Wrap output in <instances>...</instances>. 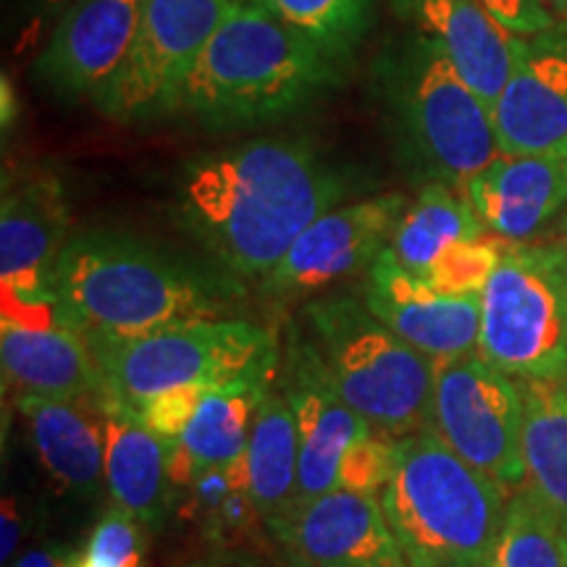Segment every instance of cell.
I'll use <instances>...</instances> for the list:
<instances>
[{
	"label": "cell",
	"mask_w": 567,
	"mask_h": 567,
	"mask_svg": "<svg viewBox=\"0 0 567 567\" xmlns=\"http://www.w3.org/2000/svg\"><path fill=\"white\" fill-rule=\"evenodd\" d=\"M502 250H505V239L486 231L484 237L457 245L455 250L439 258L434 268L425 274V281L446 295H481L494 268L499 266Z\"/></svg>",
	"instance_id": "30"
},
{
	"label": "cell",
	"mask_w": 567,
	"mask_h": 567,
	"mask_svg": "<svg viewBox=\"0 0 567 567\" xmlns=\"http://www.w3.org/2000/svg\"><path fill=\"white\" fill-rule=\"evenodd\" d=\"M55 316L87 337H134L226 318L239 300L229 276L200 271L124 231L71 234L53 274Z\"/></svg>",
	"instance_id": "2"
},
{
	"label": "cell",
	"mask_w": 567,
	"mask_h": 567,
	"mask_svg": "<svg viewBox=\"0 0 567 567\" xmlns=\"http://www.w3.org/2000/svg\"><path fill=\"white\" fill-rule=\"evenodd\" d=\"M245 460L252 505L268 530L279 538L297 513L300 486V444L287 394H279L276 389L264 394Z\"/></svg>",
	"instance_id": "24"
},
{
	"label": "cell",
	"mask_w": 567,
	"mask_h": 567,
	"mask_svg": "<svg viewBox=\"0 0 567 567\" xmlns=\"http://www.w3.org/2000/svg\"><path fill=\"white\" fill-rule=\"evenodd\" d=\"M342 172L300 137H260L187 161L176 182L182 224L237 279L264 281L295 239L342 205Z\"/></svg>",
	"instance_id": "1"
},
{
	"label": "cell",
	"mask_w": 567,
	"mask_h": 567,
	"mask_svg": "<svg viewBox=\"0 0 567 567\" xmlns=\"http://www.w3.org/2000/svg\"><path fill=\"white\" fill-rule=\"evenodd\" d=\"M21 530H24V520H21L19 502L13 496L3 499V517H0V563L9 565L11 557L17 555Z\"/></svg>",
	"instance_id": "35"
},
{
	"label": "cell",
	"mask_w": 567,
	"mask_h": 567,
	"mask_svg": "<svg viewBox=\"0 0 567 567\" xmlns=\"http://www.w3.org/2000/svg\"><path fill=\"white\" fill-rule=\"evenodd\" d=\"M289 565H292V567H313V565L305 563V559H302V557H297V555H292V563H289Z\"/></svg>",
	"instance_id": "40"
},
{
	"label": "cell",
	"mask_w": 567,
	"mask_h": 567,
	"mask_svg": "<svg viewBox=\"0 0 567 567\" xmlns=\"http://www.w3.org/2000/svg\"><path fill=\"white\" fill-rule=\"evenodd\" d=\"M82 555L69 547H40L24 551L13 567H80Z\"/></svg>",
	"instance_id": "36"
},
{
	"label": "cell",
	"mask_w": 567,
	"mask_h": 567,
	"mask_svg": "<svg viewBox=\"0 0 567 567\" xmlns=\"http://www.w3.org/2000/svg\"><path fill=\"white\" fill-rule=\"evenodd\" d=\"M394 465V439L373 434L354 442L339 465L337 488L379 496Z\"/></svg>",
	"instance_id": "32"
},
{
	"label": "cell",
	"mask_w": 567,
	"mask_h": 567,
	"mask_svg": "<svg viewBox=\"0 0 567 567\" xmlns=\"http://www.w3.org/2000/svg\"><path fill=\"white\" fill-rule=\"evenodd\" d=\"M279 542L313 567H410L379 496L347 488L297 509Z\"/></svg>",
	"instance_id": "17"
},
{
	"label": "cell",
	"mask_w": 567,
	"mask_h": 567,
	"mask_svg": "<svg viewBox=\"0 0 567 567\" xmlns=\"http://www.w3.org/2000/svg\"><path fill=\"white\" fill-rule=\"evenodd\" d=\"M557 19H567V0H544Z\"/></svg>",
	"instance_id": "38"
},
{
	"label": "cell",
	"mask_w": 567,
	"mask_h": 567,
	"mask_svg": "<svg viewBox=\"0 0 567 567\" xmlns=\"http://www.w3.org/2000/svg\"><path fill=\"white\" fill-rule=\"evenodd\" d=\"M101 402L17 396V408L30 423L42 465L55 484L71 494L95 496L105 484V413Z\"/></svg>",
	"instance_id": "21"
},
{
	"label": "cell",
	"mask_w": 567,
	"mask_h": 567,
	"mask_svg": "<svg viewBox=\"0 0 567 567\" xmlns=\"http://www.w3.org/2000/svg\"><path fill=\"white\" fill-rule=\"evenodd\" d=\"M463 195L494 237L530 243L567 208V155L502 153Z\"/></svg>",
	"instance_id": "18"
},
{
	"label": "cell",
	"mask_w": 567,
	"mask_h": 567,
	"mask_svg": "<svg viewBox=\"0 0 567 567\" xmlns=\"http://www.w3.org/2000/svg\"><path fill=\"white\" fill-rule=\"evenodd\" d=\"M478 354L515 379H567V274L551 243H505L481 292Z\"/></svg>",
	"instance_id": "8"
},
{
	"label": "cell",
	"mask_w": 567,
	"mask_h": 567,
	"mask_svg": "<svg viewBox=\"0 0 567 567\" xmlns=\"http://www.w3.org/2000/svg\"><path fill=\"white\" fill-rule=\"evenodd\" d=\"M478 3L515 38H530L557 24V17L544 0H478Z\"/></svg>",
	"instance_id": "34"
},
{
	"label": "cell",
	"mask_w": 567,
	"mask_h": 567,
	"mask_svg": "<svg viewBox=\"0 0 567 567\" xmlns=\"http://www.w3.org/2000/svg\"><path fill=\"white\" fill-rule=\"evenodd\" d=\"M189 567H210V565H189Z\"/></svg>",
	"instance_id": "41"
},
{
	"label": "cell",
	"mask_w": 567,
	"mask_h": 567,
	"mask_svg": "<svg viewBox=\"0 0 567 567\" xmlns=\"http://www.w3.org/2000/svg\"><path fill=\"white\" fill-rule=\"evenodd\" d=\"M297 27L331 53L350 59L373 24L375 0H250Z\"/></svg>",
	"instance_id": "29"
},
{
	"label": "cell",
	"mask_w": 567,
	"mask_h": 567,
	"mask_svg": "<svg viewBox=\"0 0 567 567\" xmlns=\"http://www.w3.org/2000/svg\"><path fill=\"white\" fill-rule=\"evenodd\" d=\"M208 392V386L189 384L179 389H168L153 400H147L145 405L137 408L142 423L158 434L161 439H179L187 431L189 421H193L200 400Z\"/></svg>",
	"instance_id": "33"
},
{
	"label": "cell",
	"mask_w": 567,
	"mask_h": 567,
	"mask_svg": "<svg viewBox=\"0 0 567 567\" xmlns=\"http://www.w3.org/2000/svg\"><path fill=\"white\" fill-rule=\"evenodd\" d=\"M284 394L292 405L300 444L297 509H302L318 496L334 492L347 450L371 436L373 429L339 396L313 347L302 337H297L289 350V379Z\"/></svg>",
	"instance_id": "16"
},
{
	"label": "cell",
	"mask_w": 567,
	"mask_h": 567,
	"mask_svg": "<svg viewBox=\"0 0 567 567\" xmlns=\"http://www.w3.org/2000/svg\"><path fill=\"white\" fill-rule=\"evenodd\" d=\"M137 517L113 505L92 528L80 567H140L145 555V534Z\"/></svg>",
	"instance_id": "31"
},
{
	"label": "cell",
	"mask_w": 567,
	"mask_h": 567,
	"mask_svg": "<svg viewBox=\"0 0 567 567\" xmlns=\"http://www.w3.org/2000/svg\"><path fill=\"white\" fill-rule=\"evenodd\" d=\"M0 363L6 386L17 396H55V400H105L101 368L87 339L66 326H19L0 329Z\"/></svg>",
	"instance_id": "20"
},
{
	"label": "cell",
	"mask_w": 567,
	"mask_h": 567,
	"mask_svg": "<svg viewBox=\"0 0 567 567\" xmlns=\"http://www.w3.org/2000/svg\"><path fill=\"white\" fill-rule=\"evenodd\" d=\"M494 126L505 155H567V19L513 40Z\"/></svg>",
	"instance_id": "14"
},
{
	"label": "cell",
	"mask_w": 567,
	"mask_h": 567,
	"mask_svg": "<svg viewBox=\"0 0 567 567\" xmlns=\"http://www.w3.org/2000/svg\"><path fill=\"white\" fill-rule=\"evenodd\" d=\"M63 184L51 172L6 182L0 203V284L3 323L55 326L53 274L71 239Z\"/></svg>",
	"instance_id": "11"
},
{
	"label": "cell",
	"mask_w": 567,
	"mask_h": 567,
	"mask_svg": "<svg viewBox=\"0 0 567 567\" xmlns=\"http://www.w3.org/2000/svg\"><path fill=\"white\" fill-rule=\"evenodd\" d=\"M373 92L384 113L394 155L415 182L465 184L502 155L494 111L442 45L408 32L373 63Z\"/></svg>",
	"instance_id": "4"
},
{
	"label": "cell",
	"mask_w": 567,
	"mask_h": 567,
	"mask_svg": "<svg viewBox=\"0 0 567 567\" xmlns=\"http://www.w3.org/2000/svg\"><path fill=\"white\" fill-rule=\"evenodd\" d=\"M408 205L405 195L384 193L326 210L260 284L268 295L292 297L368 274L392 243Z\"/></svg>",
	"instance_id": "12"
},
{
	"label": "cell",
	"mask_w": 567,
	"mask_h": 567,
	"mask_svg": "<svg viewBox=\"0 0 567 567\" xmlns=\"http://www.w3.org/2000/svg\"><path fill=\"white\" fill-rule=\"evenodd\" d=\"M488 567H567V534L528 486L509 499Z\"/></svg>",
	"instance_id": "28"
},
{
	"label": "cell",
	"mask_w": 567,
	"mask_h": 567,
	"mask_svg": "<svg viewBox=\"0 0 567 567\" xmlns=\"http://www.w3.org/2000/svg\"><path fill=\"white\" fill-rule=\"evenodd\" d=\"M551 247H555V252H557L559 264H563V268H565V274H567V237H563V239H557V243H551Z\"/></svg>",
	"instance_id": "39"
},
{
	"label": "cell",
	"mask_w": 567,
	"mask_h": 567,
	"mask_svg": "<svg viewBox=\"0 0 567 567\" xmlns=\"http://www.w3.org/2000/svg\"><path fill=\"white\" fill-rule=\"evenodd\" d=\"M239 0H142L130 59L95 101L116 124H147L179 113L189 76Z\"/></svg>",
	"instance_id": "9"
},
{
	"label": "cell",
	"mask_w": 567,
	"mask_h": 567,
	"mask_svg": "<svg viewBox=\"0 0 567 567\" xmlns=\"http://www.w3.org/2000/svg\"><path fill=\"white\" fill-rule=\"evenodd\" d=\"M142 0H71L34 59L42 87L95 105L130 59Z\"/></svg>",
	"instance_id": "13"
},
{
	"label": "cell",
	"mask_w": 567,
	"mask_h": 567,
	"mask_svg": "<svg viewBox=\"0 0 567 567\" xmlns=\"http://www.w3.org/2000/svg\"><path fill=\"white\" fill-rule=\"evenodd\" d=\"M559 384H563V386H567V379H563V381H559Z\"/></svg>",
	"instance_id": "42"
},
{
	"label": "cell",
	"mask_w": 567,
	"mask_h": 567,
	"mask_svg": "<svg viewBox=\"0 0 567 567\" xmlns=\"http://www.w3.org/2000/svg\"><path fill=\"white\" fill-rule=\"evenodd\" d=\"M342 55L250 0L226 13L184 87L179 113L210 132L297 116L342 82Z\"/></svg>",
	"instance_id": "3"
},
{
	"label": "cell",
	"mask_w": 567,
	"mask_h": 567,
	"mask_svg": "<svg viewBox=\"0 0 567 567\" xmlns=\"http://www.w3.org/2000/svg\"><path fill=\"white\" fill-rule=\"evenodd\" d=\"M379 502L410 567H488L505 526L507 486L429 429L394 439Z\"/></svg>",
	"instance_id": "5"
},
{
	"label": "cell",
	"mask_w": 567,
	"mask_h": 567,
	"mask_svg": "<svg viewBox=\"0 0 567 567\" xmlns=\"http://www.w3.org/2000/svg\"><path fill=\"white\" fill-rule=\"evenodd\" d=\"M526 408L523 455L528 488L567 534V386L517 379Z\"/></svg>",
	"instance_id": "25"
},
{
	"label": "cell",
	"mask_w": 567,
	"mask_h": 567,
	"mask_svg": "<svg viewBox=\"0 0 567 567\" xmlns=\"http://www.w3.org/2000/svg\"><path fill=\"white\" fill-rule=\"evenodd\" d=\"M389 6L410 32L442 45L465 82L494 111L513 63L515 34H509L478 0H389Z\"/></svg>",
	"instance_id": "19"
},
{
	"label": "cell",
	"mask_w": 567,
	"mask_h": 567,
	"mask_svg": "<svg viewBox=\"0 0 567 567\" xmlns=\"http://www.w3.org/2000/svg\"><path fill=\"white\" fill-rule=\"evenodd\" d=\"M105 396L137 410L168 389H208L271 381L279 344L264 326L243 318L176 323L134 337H87Z\"/></svg>",
	"instance_id": "7"
},
{
	"label": "cell",
	"mask_w": 567,
	"mask_h": 567,
	"mask_svg": "<svg viewBox=\"0 0 567 567\" xmlns=\"http://www.w3.org/2000/svg\"><path fill=\"white\" fill-rule=\"evenodd\" d=\"M308 344L339 396L375 434L434 429L436 363L394 334L358 297L334 295L305 308Z\"/></svg>",
	"instance_id": "6"
},
{
	"label": "cell",
	"mask_w": 567,
	"mask_h": 567,
	"mask_svg": "<svg viewBox=\"0 0 567 567\" xmlns=\"http://www.w3.org/2000/svg\"><path fill=\"white\" fill-rule=\"evenodd\" d=\"M363 302L396 337L434 363L465 358L481 344V295H446L381 252L365 276Z\"/></svg>",
	"instance_id": "15"
},
{
	"label": "cell",
	"mask_w": 567,
	"mask_h": 567,
	"mask_svg": "<svg viewBox=\"0 0 567 567\" xmlns=\"http://www.w3.org/2000/svg\"><path fill=\"white\" fill-rule=\"evenodd\" d=\"M182 492V515L193 520L210 542L221 547H239L258 530L260 515L250 496L247 460L200 471Z\"/></svg>",
	"instance_id": "27"
},
{
	"label": "cell",
	"mask_w": 567,
	"mask_h": 567,
	"mask_svg": "<svg viewBox=\"0 0 567 567\" xmlns=\"http://www.w3.org/2000/svg\"><path fill=\"white\" fill-rule=\"evenodd\" d=\"M19 3L24 6L32 17H51V13L59 17V13L66 9L71 0H19Z\"/></svg>",
	"instance_id": "37"
},
{
	"label": "cell",
	"mask_w": 567,
	"mask_h": 567,
	"mask_svg": "<svg viewBox=\"0 0 567 567\" xmlns=\"http://www.w3.org/2000/svg\"><path fill=\"white\" fill-rule=\"evenodd\" d=\"M105 484L113 505L161 528L172 507L168 442L153 434L140 413L124 402L105 396Z\"/></svg>",
	"instance_id": "22"
},
{
	"label": "cell",
	"mask_w": 567,
	"mask_h": 567,
	"mask_svg": "<svg viewBox=\"0 0 567 567\" xmlns=\"http://www.w3.org/2000/svg\"><path fill=\"white\" fill-rule=\"evenodd\" d=\"M271 381H237L208 389L187 431L168 442V476L174 488H187L200 471L247 457L255 413Z\"/></svg>",
	"instance_id": "23"
},
{
	"label": "cell",
	"mask_w": 567,
	"mask_h": 567,
	"mask_svg": "<svg viewBox=\"0 0 567 567\" xmlns=\"http://www.w3.org/2000/svg\"><path fill=\"white\" fill-rule=\"evenodd\" d=\"M484 234L486 226L463 193L444 184H425L402 213L389 250L402 268L425 279L439 258Z\"/></svg>",
	"instance_id": "26"
},
{
	"label": "cell",
	"mask_w": 567,
	"mask_h": 567,
	"mask_svg": "<svg viewBox=\"0 0 567 567\" xmlns=\"http://www.w3.org/2000/svg\"><path fill=\"white\" fill-rule=\"evenodd\" d=\"M523 392L478 352L436 363L434 431L465 463L513 488L526 481Z\"/></svg>",
	"instance_id": "10"
}]
</instances>
